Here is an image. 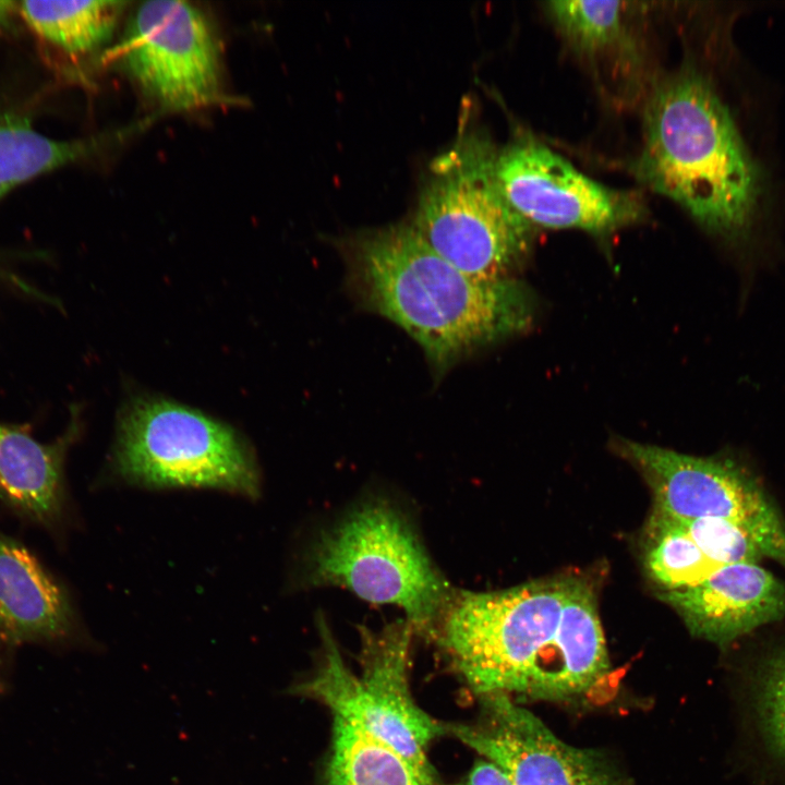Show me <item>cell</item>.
I'll return each mask as SVG.
<instances>
[{"instance_id":"5b68a950","label":"cell","mask_w":785,"mask_h":785,"mask_svg":"<svg viewBox=\"0 0 785 785\" xmlns=\"http://www.w3.org/2000/svg\"><path fill=\"white\" fill-rule=\"evenodd\" d=\"M495 155L486 140H460L435 160L410 222L440 257L482 280L510 277L532 239V226L499 189Z\"/></svg>"},{"instance_id":"277c9868","label":"cell","mask_w":785,"mask_h":785,"mask_svg":"<svg viewBox=\"0 0 785 785\" xmlns=\"http://www.w3.org/2000/svg\"><path fill=\"white\" fill-rule=\"evenodd\" d=\"M571 579L487 592L454 589L430 637L480 698L505 693L528 699Z\"/></svg>"},{"instance_id":"8992f818","label":"cell","mask_w":785,"mask_h":785,"mask_svg":"<svg viewBox=\"0 0 785 785\" xmlns=\"http://www.w3.org/2000/svg\"><path fill=\"white\" fill-rule=\"evenodd\" d=\"M317 629L318 664L291 691L322 702L334 716L389 745L435 783L426 750L445 725L421 710L410 691L412 626L399 619L378 630L360 627V676L347 666L323 615Z\"/></svg>"},{"instance_id":"ffe728a7","label":"cell","mask_w":785,"mask_h":785,"mask_svg":"<svg viewBox=\"0 0 785 785\" xmlns=\"http://www.w3.org/2000/svg\"><path fill=\"white\" fill-rule=\"evenodd\" d=\"M644 552L647 570L663 591L687 588L720 567L703 555L677 521L657 512L649 521Z\"/></svg>"},{"instance_id":"7402d4cb","label":"cell","mask_w":785,"mask_h":785,"mask_svg":"<svg viewBox=\"0 0 785 785\" xmlns=\"http://www.w3.org/2000/svg\"><path fill=\"white\" fill-rule=\"evenodd\" d=\"M754 703L765 741L785 761V645L762 665L756 683Z\"/></svg>"},{"instance_id":"ba28073f","label":"cell","mask_w":785,"mask_h":785,"mask_svg":"<svg viewBox=\"0 0 785 785\" xmlns=\"http://www.w3.org/2000/svg\"><path fill=\"white\" fill-rule=\"evenodd\" d=\"M118 53L141 90L165 111L238 105L237 98L224 90L214 29L190 2L141 3Z\"/></svg>"},{"instance_id":"603a6c76","label":"cell","mask_w":785,"mask_h":785,"mask_svg":"<svg viewBox=\"0 0 785 785\" xmlns=\"http://www.w3.org/2000/svg\"><path fill=\"white\" fill-rule=\"evenodd\" d=\"M456 785H512L507 775L488 760L478 761L468 775Z\"/></svg>"},{"instance_id":"44dd1931","label":"cell","mask_w":785,"mask_h":785,"mask_svg":"<svg viewBox=\"0 0 785 785\" xmlns=\"http://www.w3.org/2000/svg\"><path fill=\"white\" fill-rule=\"evenodd\" d=\"M675 521L685 529L703 555L718 566L759 564L764 557L752 536L733 521L720 518Z\"/></svg>"},{"instance_id":"6da1fadb","label":"cell","mask_w":785,"mask_h":785,"mask_svg":"<svg viewBox=\"0 0 785 785\" xmlns=\"http://www.w3.org/2000/svg\"><path fill=\"white\" fill-rule=\"evenodd\" d=\"M342 253L358 303L411 336L439 375L532 323V297L521 281L463 274L411 224L360 233L342 244Z\"/></svg>"},{"instance_id":"7c38bea8","label":"cell","mask_w":785,"mask_h":785,"mask_svg":"<svg viewBox=\"0 0 785 785\" xmlns=\"http://www.w3.org/2000/svg\"><path fill=\"white\" fill-rule=\"evenodd\" d=\"M660 599L691 635L726 645L785 615V585L759 564L724 565L687 588Z\"/></svg>"},{"instance_id":"52a82bcc","label":"cell","mask_w":785,"mask_h":785,"mask_svg":"<svg viewBox=\"0 0 785 785\" xmlns=\"http://www.w3.org/2000/svg\"><path fill=\"white\" fill-rule=\"evenodd\" d=\"M114 467L146 487H209L259 494L251 454L228 426L166 401L141 400L121 419Z\"/></svg>"},{"instance_id":"cb8c5ba5","label":"cell","mask_w":785,"mask_h":785,"mask_svg":"<svg viewBox=\"0 0 785 785\" xmlns=\"http://www.w3.org/2000/svg\"><path fill=\"white\" fill-rule=\"evenodd\" d=\"M14 14H19V2L0 1V29L5 27Z\"/></svg>"},{"instance_id":"3957f363","label":"cell","mask_w":785,"mask_h":785,"mask_svg":"<svg viewBox=\"0 0 785 785\" xmlns=\"http://www.w3.org/2000/svg\"><path fill=\"white\" fill-rule=\"evenodd\" d=\"M305 585H334L404 612L415 633L431 636L454 588L415 529L391 503L372 498L325 529L302 568Z\"/></svg>"},{"instance_id":"e0dca14e","label":"cell","mask_w":785,"mask_h":785,"mask_svg":"<svg viewBox=\"0 0 785 785\" xmlns=\"http://www.w3.org/2000/svg\"><path fill=\"white\" fill-rule=\"evenodd\" d=\"M325 785H435L401 753L334 716Z\"/></svg>"},{"instance_id":"4fadbf2b","label":"cell","mask_w":785,"mask_h":785,"mask_svg":"<svg viewBox=\"0 0 785 785\" xmlns=\"http://www.w3.org/2000/svg\"><path fill=\"white\" fill-rule=\"evenodd\" d=\"M609 671L593 590L572 577L557 631L546 650L529 700H566L587 692Z\"/></svg>"},{"instance_id":"9c48e42d","label":"cell","mask_w":785,"mask_h":785,"mask_svg":"<svg viewBox=\"0 0 785 785\" xmlns=\"http://www.w3.org/2000/svg\"><path fill=\"white\" fill-rule=\"evenodd\" d=\"M615 447L647 480L654 512L674 520L733 521L752 536L764 556L785 566V523L763 488L733 461L625 438Z\"/></svg>"},{"instance_id":"8fae6325","label":"cell","mask_w":785,"mask_h":785,"mask_svg":"<svg viewBox=\"0 0 785 785\" xmlns=\"http://www.w3.org/2000/svg\"><path fill=\"white\" fill-rule=\"evenodd\" d=\"M473 724L445 732L496 764L512 785H628L601 751L560 740L538 716L505 693L482 697Z\"/></svg>"},{"instance_id":"ac0fdd59","label":"cell","mask_w":785,"mask_h":785,"mask_svg":"<svg viewBox=\"0 0 785 785\" xmlns=\"http://www.w3.org/2000/svg\"><path fill=\"white\" fill-rule=\"evenodd\" d=\"M128 3L123 1H22L19 15L39 37L69 53L106 44Z\"/></svg>"},{"instance_id":"2e32d148","label":"cell","mask_w":785,"mask_h":785,"mask_svg":"<svg viewBox=\"0 0 785 785\" xmlns=\"http://www.w3.org/2000/svg\"><path fill=\"white\" fill-rule=\"evenodd\" d=\"M141 123L84 140H56L24 116L0 111V198L40 174L84 159L141 129Z\"/></svg>"},{"instance_id":"9a60e30c","label":"cell","mask_w":785,"mask_h":785,"mask_svg":"<svg viewBox=\"0 0 785 785\" xmlns=\"http://www.w3.org/2000/svg\"><path fill=\"white\" fill-rule=\"evenodd\" d=\"M36 440L25 428L0 422V497L28 517L49 522L60 512L62 464L72 438Z\"/></svg>"},{"instance_id":"d6986e66","label":"cell","mask_w":785,"mask_h":785,"mask_svg":"<svg viewBox=\"0 0 785 785\" xmlns=\"http://www.w3.org/2000/svg\"><path fill=\"white\" fill-rule=\"evenodd\" d=\"M630 3L623 1H550L547 11L566 41L593 64L618 56L630 58L636 44Z\"/></svg>"},{"instance_id":"7a4b0ae2","label":"cell","mask_w":785,"mask_h":785,"mask_svg":"<svg viewBox=\"0 0 785 785\" xmlns=\"http://www.w3.org/2000/svg\"><path fill=\"white\" fill-rule=\"evenodd\" d=\"M638 169L709 231L736 243L749 238L762 195L760 168L702 74L688 69L654 88Z\"/></svg>"},{"instance_id":"30bf717a","label":"cell","mask_w":785,"mask_h":785,"mask_svg":"<svg viewBox=\"0 0 785 785\" xmlns=\"http://www.w3.org/2000/svg\"><path fill=\"white\" fill-rule=\"evenodd\" d=\"M494 171L508 204L531 226L603 234L643 213L635 194L592 180L532 138H518L496 152Z\"/></svg>"},{"instance_id":"5bb4252c","label":"cell","mask_w":785,"mask_h":785,"mask_svg":"<svg viewBox=\"0 0 785 785\" xmlns=\"http://www.w3.org/2000/svg\"><path fill=\"white\" fill-rule=\"evenodd\" d=\"M71 624L62 588L26 547L0 532V638L11 645L53 640Z\"/></svg>"}]
</instances>
